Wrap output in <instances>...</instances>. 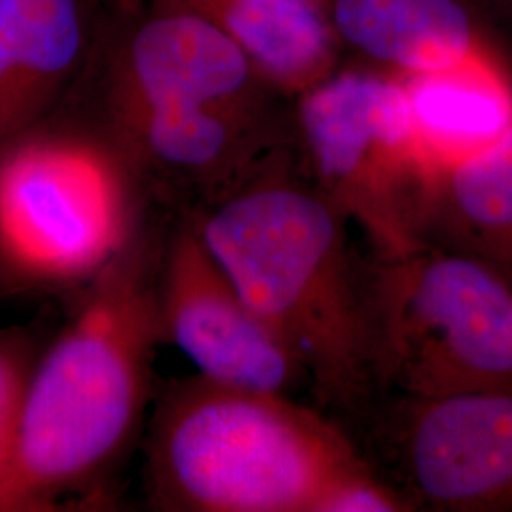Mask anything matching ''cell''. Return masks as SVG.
<instances>
[{"mask_svg":"<svg viewBox=\"0 0 512 512\" xmlns=\"http://www.w3.org/2000/svg\"><path fill=\"white\" fill-rule=\"evenodd\" d=\"M162 241L147 230L74 296L27 389L0 512L92 509L135 442L150 401Z\"/></svg>","mask_w":512,"mask_h":512,"instance_id":"6da1fadb","label":"cell"},{"mask_svg":"<svg viewBox=\"0 0 512 512\" xmlns=\"http://www.w3.org/2000/svg\"><path fill=\"white\" fill-rule=\"evenodd\" d=\"M397 78L433 173L492 147L512 128V73L494 46L437 71Z\"/></svg>","mask_w":512,"mask_h":512,"instance_id":"4fadbf2b","label":"cell"},{"mask_svg":"<svg viewBox=\"0 0 512 512\" xmlns=\"http://www.w3.org/2000/svg\"><path fill=\"white\" fill-rule=\"evenodd\" d=\"M46 342L37 327H0V482L14 456L27 389Z\"/></svg>","mask_w":512,"mask_h":512,"instance_id":"2e32d148","label":"cell"},{"mask_svg":"<svg viewBox=\"0 0 512 512\" xmlns=\"http://www.w3.org/2000/svg\"><path fill=\"white\" fill-rule=\"evenodd\" d=\"M325 16L340 48L393 76L437 71L492 46L471 0H327Z\"/></svg>","mask_w":512,"mask_h":512,"instance_id":"7c38bea8","label":"cell"},{"mask_svg":"<svg viewBox=\"0 0 512 512\" xmlns=\"http://www.w3.org/2000/svg\"><path fill=\"white\" fill-rule=\"evenodd\" d=\"M311 2H313V4H317V6L325 12V4H327V0H311Z\"/></svg>","mask_w":512,"mask_h":512,"instance_id":"e0dca14e","label":"cell"},{"mask_svg":"<svg viewBox=\"0 0 512 512\" xmlns=\"http://www.w3.org/2000/svg\"><path fill=\"white\" fill-rule=\"evenodd\" d=\"M82 80L95 82L92 107L84 110L95 118L139 110L260 107L270 105L275 93L213 21L160 0L118 29L105 50L93 52Z\"/></svg>","mask_w":512,"mask_h":512,"instance_id":"ba28073f","label":"cell"},{"mask_svg":"<svg viewBox=\"0 0 512 512\" xmlns=\"http://www.w3.org/2000/svg\"><path fill=\"white\" fill-rule=\"evenodd\" d=\"M503 2H507V4H509V6L512 8V0H503Z\"/></svg>","mask_w":512,"mask_h":512,"instance_id":"ac0fdd59","label":"cell"},{"mask_svg":"<svg viewBox=\"0 0 512 512\" xmlns=\"http://www.w3.org/2000/svg\"><path fill=\"white\" fill-rule=\"evenodd\" d=\"M213 21L277 95L300 97L338 71L340 44L311 0H160Z\"/></svg>","mask_w":512,"mask_h":512,"instance_id":"9a60e30c","label":"cell"},{"mask_svg":"<svg viewBox=\"0 0 512 512\" xmlns=\"http://www.w3.org/2000/svg\"><path fill=\"white\" fill-rule=\"evenodd\" d=\"M294 137L310 183L365 232L374 251L414 245L433 169L403 84L378 69H346L302 93Z\"/></svg>","mask_w":512,"mask_h":512,"instance_id":"8992f818","label":"cell"},{"mask_svg":"<svg viewBox=\"0 0 512 512\" xmlns=\"http://www.w3.org/2000/svg\"><path fill=\"white\" fill-rule=\"evenodd\" d=\"M416 239L475 260L512 289V128L433 175Z\"/></svg>","mask_w":512,"mask_h":512,"instance_id":"5bb4252c","label":"cell"},{"mask_svg":"<svg viewBox=\"0 0 512 512\" xmlns=\"http://www.w3.org/2000/svg\"><path fill=\"white\" fill-rule=\"evenodd\" d=\"M92 118L124 154L148 202L175 205L179 213L200 211L245 184L289 167L294 120L289 128L272 103Z\"/></svg>","mask_w":512,"mask_h":512,"instance_id":"9c48e42d","label":"cell"},{"mask_svg":"<svg viewBox=\"0 0 512 512\" xmlns=\"http://www.w3.org/2000/svg\"><path fill=\"white\" fill-rule=\"evenodd\" d=\"M374 397L512 393V289L467 256L431 245L363 262Z\"/></svg>","mask_w":512,"mask_h":512,"instance_id":"5b68a950","label":"cell"},{"mask_svg":"<svg viewBox=\"0 0 512 512\" xmlns=\"http://www.w3.org/2000/svg\"><path fill=\"white\" fill-rule=\"evenodd\" d=\"M148 198L84 110L0 145V296H76L147 230Z\"/></svg>","mask_w":512,"mask_h":512,"instance_id":"277c9868","label":"cell"},{"mask_svg":"<svg viewBox=\"0 0 512 512\" xmlns=\"http://www.w3.org/2000/svg\"><path fill=\"white\" fill-rule=\"evenodd\" d=\"M389 399L370 467L410 511L512 512V393Z\"/></svg>","mask_w":512,"mask_h":512,"instance_id":"52a82bcc","label":"cell"},{"mask_svg":"<svg viewBox=\"0 0 512 512\" xmlns=\"http://www.w3.org/2000/svg\"><path fill=\"white\" fill-rule=\"evenodd\" d=\"M205 245L302 366L317 401L344 416L374 399L365 357L363 262L349 220L311 183L272 171L190 213Z\"/></svg>","mask_w":512,"mask_h":512,"instance_id":"7a4b0ae2","label":"cell"},{"mask_svg":"<svg viewBox=\"0 0 512 512\" xmlns=\"http://www.w3.org/2000/svg\"><path fill=\"white\" fill-rule=\"evenodd\" d=\"M156 308L162 340L205 378L283 395L308 384L293 353L209 251L190 213H179L162 241Z\"/></svg>","mask_w":512,"mask_h":512,"instance_id":"30bf717a","label":"cell"},{"mask_svg":"<svg viewBox=\"0 0 512 512\" xmlns=\"http://www.w3.org/2000/svg\"><path fill=\"white\" fill-rule=\"evenodd\" d=\"M95 46L86 0H0V145L71 97Z\"/></svg>","mask_w":512,"mask_h":512,"instance_id":"8fae6325","label":"cell"},{"mask_svg":"<svg viewBox=\"0 0 512 512\" xmlns=\"http://www.w3.org/2000/svg\"><path fill=\"white\" fill-rule=\"evenodd\" d=\"M365 465L321 412L196 374L158 395L143 478L152 511L325 512L336 484Z\"/></svg>","mask_w":512,"mask_h":512,"instance_id":"3957f363","label":"cell"}]
</instances>
